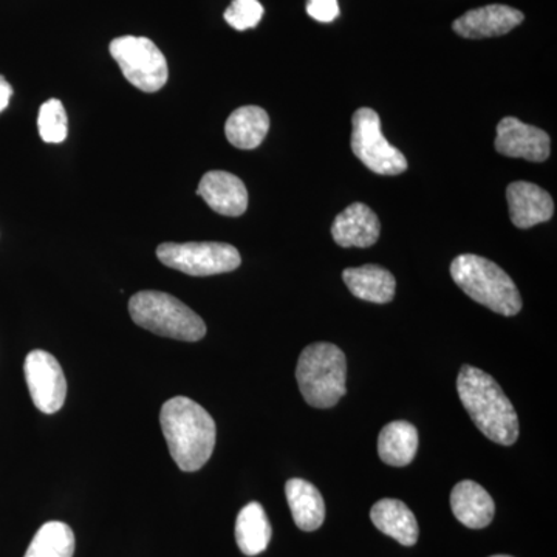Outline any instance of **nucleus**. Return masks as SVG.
Returning a JSON list of instances; mask_svg holds the SVG:
<instances>
[{"label": "nucleus", "mask_w": 557, "mask_h": 557, "mask_svg": "<svg viewBox=\"0 0 557 557\" xmlns=\"http://www.w3.org/2000/svg\"><path fill=\"white\" fill-rule=\"evenodd\" d=\"M160 424L172 460L182 471L196 472L214 453V418L188 397H174L164 403Z\"/></svg>", "instance_id": "1"}, {"label": "nucleus", "mask_w": 557, "mask_h": 557, "mask_svg": "<svg viewBox=\"0 0 557 557\" xmlns=\"http://www.w3.org/2000/svg\"><path fill=\"white\" fill-rule=\"evenodd\" d=\"M457 392L469 417L485 437L502 446L518 442V413L490 373L463 366L458 373Z\"/></svg>", "instance_id": "2"}, {"label": "nucleus", "mask_w": 557, "mask_h": 557, "mask_svg": "<svg viewBox=\"0 0 557 557\" xmlns=\"http://www.w3.org/2000/svg\"><path fill=\"white\" fill-rule=\"evenodd\" d=\"M450 276L469 298L502 317H516L522 298L515 281L497 263L475 255H461L450 263Z\"/></svg>", "instance_id": "3"}, {"label": "nucleus", "mask_w": 557, "mask_h": 557, "mask_svg": "<svg viewBox=\"0 0 557 557\" xmlns=\"http://www.w3.org/2000/svg\"><path fill=\"white\" fill-rule=\"evenodd\" d=\"M296 380L300 394L310 406L333 408L347 391L346 355L335 344H311L300 354Z\"/></svg>", "instance_id": "4"}, {"label": "nucleus", "mask_w": 557, "mask_h": 557, "mask_svg": "<svg viewBox=\"0 0 557 557\" xmlns=\"http://www.w3.org/2000/svg\"><path fill=\"white\" fill-rule=\"evenodd\" d=\"M129 313L139 327L164 338L196 343L207 335L203 319L168 293H137L129 300Z\"/></svg>", "instance_id": "5"}, {"label": "nucleus", "mask_w": 557, "mask_h": 557, "mask_svg": "<svg viewBox=\"0 0 557 557\" xmlns=\"http://www.w3.org/2000/svg\"><path fill=\"white\" fill-rule=\"evenodd\" d=\"M110 54L124 78L146 94L163 89L170 76L168 61L156 42L141 36H121L110 42Z\"/></svg>", "instance_id": "6"}, {"label": "nucleus", "mask_w": 557, "mask_h": 557, "mask_svg": "<svg viewBox=\"0 0 557 557\" xmlns=\"http://www.w3.org/2000/svg\"><path fill=\"white\" fill-rule=\"evenodd\" d=\"M157 258L163 265L189 276H214L239 269L242 258L237 248L220 242H188L161 244Z\"/></svg>", "instance_id": "7"}, {"label": "nucleus", "mask_w": 557, "mask_h": 557, "mask_svg": "<svg viewBox=\"0 0 557 557\" xmlns=\"http://www.w3.org/2000/svg\"><path fill=\"white\" fill-rule=\"evenodd\" d=\"M351 150L375 174L399 175L408 170V160L384 137L380 115L373 109H358L351 116Z\"/></svg>", "instance_id": "8"}, {"label": "nucleus", "mask_w": 557, "mask_h": 557, "mask_svg": "<svg viewBox=\"0 0 557 557\" xmlns=\"http://www.w3.org/2000/svg\"><path fill=\"white\" fill-rule=\"evenodd\" d=\"M25 380L36 408L47 416L57 413L67 397V380L58 359L46 350H33L25 358Z\"/></svg>", "instance_id": "9"}, {"label": "nucleus", "mask_w": 557, "mask_h": 557, "mask_svg": "<svg viewBox=\"0 0 557 557\" xmlns=\"http://www.w3.org/2000/svg\"><path fill=\"white\" fill-rule=\"evenodd\" d=\"M549 146L547 132L515 116H507L498 123L496 149L502 156L542 163L549 157Z\"/></svg>", "instance_id": "10"}, {"label": "nucleus", "mask_w": 557, "mask_h": 557, "mask_svg": "<svg viewBox=\"0 0 557 557\" xmlns=\"http://www.w3.org/2000/svg\"><path fill=\"white\" fill-rule=\"evenodd\" d=\"M522 22V11L494 3V5L468 11L454 22L453 28L465 39H486L507 35Z\"/></svg>", "instance_id": "11"}, {"label": "nucleus", "mask_w": 557, "mask_h": 557, "mask_svg": "<svg viewBox=\"0 0 557 557\" xmlns=\"http://www.w3.org/2000/svg\"><path fill=\"white\" fill-rule=\"evenodd\" d=\"M197 196L208 207L226 218H239L248 208V190L237 175L225 171H209L201 177Z\"/></svg>", "instance_id": "12"}, {"label": "nucleus", "mask_w": 557, "mask_h": 557, "mask_svg": "<svg viewBox=\"0 0 557 557\" xmlns=\"http://www.w3.org/2000/svg\"><path fill=\"white\" fill-rule=\"evenodd\" d=\"M509 215L520 230L548 222L555 214V201L547 190L530 182H515L507 188Z\"/></svg>", "instance_id": "13"}, {"label": "nucleus", "mask_w": 557, "mask_h": 557, "mask_svg": "<svg viewBox=\"0 0 557 557\" xmlns=\"http://www.w3.org/2000/svg\"><path fill=\"white\" fill-rule=\"evenodd\" d=\"M380 219L364 203H354L336 215L332 225L333 240L343 248H369L380 239Z\"/></svg>", "instance_id": "14"}, {"label": "nucleus", "mask_w": 557, "mask_h": 557, "mask_svg": "<svg viewBox=\"0 0 557 557\" xmlns=\"http://www.w3.org/2000/svg\"><path fill=\"white\" fill-rule=\"evenodd\" d=\"M450 508L458 522L472 530H480L493 522L496 505L485 487L472 480H463L450 493Z\"/></svg>", "instance_id": "15"}, {"label": "nucleus", "mask_w": 557, "mask_h": 557, "mask_svg": "<svg viewBox=\"0 0 557 557\" xmlns=\"http://www.w3.org/2000/svg\"><path fill=\"white\" fill-rule=\"evenodd\" d=\"M373 525L381 533L394 537L405 547H412L418 541V523L408 505L397 498H383L373 505L370 511Z\"/></svg>", "instance_id": "16"}, {"label": "nucleus", "mask_w": 557, "mask_h": 557, "mask_svg": "<svg viewBox=\"0 0 557 557\" xmlns=\"http://www.w3.org/2000/svg\"><path fill=\"white\" fill-rule=\"evenodd\" d=\"M343 278L355 298L368 300V302H391L394 299L395 289H397L394 274L380 265L344 270Z\"/></svg>", "instance_id": "17"}, {"label": "nucleus", "mask_w": 557, "mask_h": 557, "mask_svg": "<svg viewBox=\"0 0 557 557\" xmlns=\"http://www.w3.org/2000/svg\"><path fill=\"white\" fill-rule=\"evenodd\" d=\"M270 131V116L258 106H244L234 110L226 120V138L234 148L251 150L259 148Z\"/></svg>", "instance_id": "18"}, {"label": "nucleus", "mask_w": 557, "mask_h": 557, "mask_svg": "<svg viewBox=\"0 0 557 557\" xmlns=\"http://www.w3.org/2000/svg\"><path fill=\"white\" fill-rule=\"evenodd\" d=\"M285 494L293 519L302 531H314L324 523L325 504L317 486L302 479L288 480Z\"/></svg>", "instance_id": "19"}, {"label": "nucleus", "mask_w": 557, "mask_h": 557, "mask_svg": "<svg viewBox=\"0 0 557 557\" xmlns=\"http://www.w3.org/2000/svg\"><path fill=\"white\" fill-rule=\"evenodd\" d=\"M418 450V431L408 421H394L383 428L379 437L381 460L391 467H408Z\"/></svg>", "instance_id": "20"}, {"label": "nucleus", "mask_w": 557, "mask_h": 557, "mask_svg": "<svg viewBox=\"0 0 557 557\" xmlns=\"http://www.w3.org/2000/svg\"><path fill=\"white\" fill-rule=\"evenodd\" d=\"M271 525L265 509L258 502L242 508L236 520V541L245 556L265 552L271 541Z\"/></svg>", "instance_id": "21"}, {"label": "nucleus", "mask_w": 557, "mask_h": 557, "mask_svg": "<svg viewBox=\"0 0 557 557\" xmlns=\"http://www.w3.org/2000/svg\"><path fill=\"white\" fill-rule=\"evenodd\" d=\"M75 545L72 528L51 520L39 528L24 557H73Z\"/></svg>", "instance_id": "22"}, {"label": "nucleus", "mask_w": 557, "mask_h": 557, "mask_svg": "<svg viewBox=\"0 0 557 557\" xmlns=\"http://www.w3.org/2000/svg\"><path fill=\"white\" fill-rule=\"evenodd\" d=\"M38 129L40 138L46 143L58 145L67 138V113L60 100L51 98L40 106Z\"/></svg>", "instance_id": "23"}, {"label": "nucleus", "mask_w": 557, "mask_h": 557, "mask_svg": "<svg viewBox=\"0 0 557 557\" xmlns=\"http://www.w3.org/2000/svg\"><path fill=\"white\" fill-rule=\"evenodd\" d=\"M262 16L263 7L259 0H233L225 11V21L237 32L258 27Z\"/></svg>", "instance_id": "24"}, {"label": "nucleus", "mask_w": 557, "mask_h": 557, "mask_svg": "<svg viewBox=\"0 0 557 557\" xmlns=\"http://www.w3.org/2000/svg\"><path fill=\"white\" fill-rule=\"evenodd\" d=\"M307 13L314 21L329 24L339 16L338 0H307Z\"/></svg>", "instance_id": "25"}, {"label": "nucleus", "mask_w": 557, "mask_h": 557, "mask_svg": "<svg viewBox=\"0 0 557 557\" xmlns=\"http://www.w3.org/2000/svg\"><path fill=\"white\" fill-rule=\"evenodd\" d=\"M11 97H13V87H11L9 81L0 75V113L9 108Z\"/></svg>", "instance_id": "26"}, {"label": "nucleus", "mask_w": 557, "mask_h": 557, "mask_svg": "<svg viewBox=\"0 0 557 557\" xmlns=\"http://www.w3.org/2000/svg\"><path fill=\"white\" fill-rule=\"evenodd\" d=\"M491 557H511V556L497 555V556H491Z\"/></svg>", "instance_id": "27"}]
</instances>
